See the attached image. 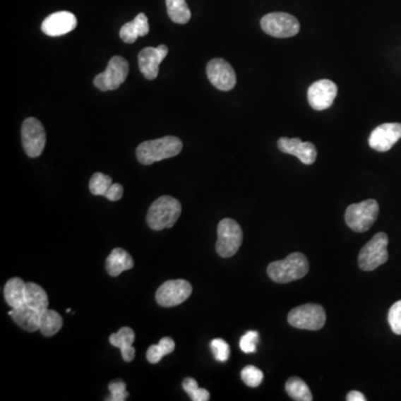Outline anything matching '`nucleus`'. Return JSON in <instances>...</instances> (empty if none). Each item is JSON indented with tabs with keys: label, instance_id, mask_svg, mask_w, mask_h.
Segmentation results:
<instances>
[{
	"label": "nucleus",
	"instance_id": "obj_22",
	"mask_svg": "<svg viewBox=\"0 0 401 401\" xmlns=\"http://www.w3.org/2000/svg\"><path fill=\"white\" fill-rule=\"evenodd\" d=\"M25 293H26V282H24L20 277H11L4 288L6 302L11 309H16L25 304Z\"/></svg>",
	"mask_w": 401,
	"mask_h": 401
},
{
	"label": "nucleus",
	"instance_id": "obj_26",
	"mask_svg": "<svg viewBox=\"0 0 401 401\" xmlns=\"http://www.w3.org/2000/svg\"><path fill=\"white\" fill-rule=\"evenodd\" d=\"M167 13L172 21L184 25L191 19V11L185 0H167Z\"/></svg>",
	"mask_w": 401,
	"mask_h": 401
},
{
	"label": "nucleus",
	"instance_id": "obj_34",
	"mask_svg": "<svg viewBox=\"0 0 401 401\" xmlns=\"http://www.w3.org/2000/svg\"><path fill=\"white\" fill-rule=\"evenodd\" d=\"M109 391H111V398L107 399L109 401H124L128 397V393L126 391V385L123 381H117L109 383Z\"/></svg>",
	"mask_w": 401,
	"mask_h": 401
},
{
	"label": "nucleus",
	"instance_id": "obj_15",
	"mask_svg": "<svg viewBox=\"0 0 401 401\" xmlns=\"http://www.w3.org/2000/svg\"><path fill=\"white\" fill-rule=\"evenodd\" d=\"M169 54L167 45H160L159 47H146L138 54V66L142 74L148 80H155L159 76L160 64Z\"/></svg>",
	"mask_w": 401,
	"mask_h": 401
},
{
	"label": "nucleus",
	"instance_id": "obj_32",
	"mask_svg": "<svg viewBox=\"0 0 401 401\" xmlns=\"http://www.w3.org/2000/svg\"><path fill=\"white\" fill-rule=\"evenodd\" d=\"M259 343V333L256 331H248L240 339V348L246 354H253L256 351V346Z\"/></svg>",
	"mask_w": 401,
	"mask_h": 401
},
{
	"label": "nucleus",
	"instance_id": "obj_28",
	"mask_svg": "<svg viewBox=\"0 0 401 401\" xmlns=\"http://www.w3.org/2000/svg\"><path fill=\"white\" fill-rule=\"evenodd\" d=\"M112 184H113V181L109 175L103 174V173H95L90 181V193L94 196H104L111 188Z\"/></svg>",
	"mask_w": 401,
	"mask_h": 401
},
{
	"label": "nucleus",
	"instance_id": "obj_27",
	"mask_svg": "<svg viewBox=\"0 0 401 401\" xmlns=\"http://www.w3.org/2000/svg\"><path fill=\"white\" fill-rule=\"evenodd\" d=\"M175 349V342L169 337L161 339L159 345H153L148 348L146 352V358L150 364H159L164 356L172 354Z\"/></svg>",
	"mask_w": 401,
	"mask_h": 401
},
{
	"label": "nucleus",
	"instance_id": "obj_11",
	"mask_svg": "<svg viewBox=\"0 0 401 401\" xmlns=\"http://www.w3.org/2000/svg\"><path fill=\"white\" fill-rule=\"evenodd\" d=\"M21 142L30 157H38L46 145V133L42 123L35 117L25 119L21 126Z\"/></svg>",
	"mask_w": 401,
	"mask_h": 401
},
{
	"label": "nucleus",
	"instance_id": "obj_7",
	"mask_svg": "<svg viewBox=\"0 0 401 401\" xmlns=\"http://www.w3.org/2000/svg\"><path fill=\"white\" fill-rule=\"evenodd\" d=\"M327 314L319 304H308L297 306L289 312L288 321L292 327L306 330H320L325 325Z\"/></svg>",
	"mask_w": 401,
	"mask_h": 401
},
{
	"label": "nucleus",
	"instance_id": "obj_25",
	"mask_svg": "<svg viewBox=\"0 0 401 401\" xmlns=\"http://www.w3.org/2000/svg\"><path fill=\"white\" fill-rule=\"evenodd\" d=\"M285 390L288 393L289 396L294 400L298 401H312L311 391H310L309 385H306L302 379L298 377H292L288 379L285 383Z\"/></svg>",
	"mask_w": 401,
	"mask_h": 401
},
{
	"label": "nucleus",
	"instance_id": "obj_35",
	"mask_svg": "<svg viewBox=\"0 0 401 401\" xmlns=\"http://www.w3.org/2000/svg\"><path fill=\"white\" fill-rule=\"evenodd\" d=\"M123 193H124V188H123V186H121V184H119V183H113L111 188H109V190L106 192V194L104 196H105L107 200L115 202V200H121V196H123Z\"/></svg>",
	"mask_w": 401,
	"mask_h": 401
},
{
	"label": "nucleus",
	"instance_id": "obj_6",
	"mask_svg": "<svg viewBox=\"0 0 401 401\" xmlns=\"http://www.w3.org/2000/svg\"><path fill=\"white\" fill-rule=\"evenodd\" d=\"M242 229L238 222L232 219H223L217 225V254L222 258H231L238 252L242 244Z\"/></svg>",
	"mask_w": 401,
	"mask_h": 401
},
{
	"label": "nucleus",
	"instance_id": "obj_16",
	"mask_svg": "<svg viewBox=\"0 0 401 401\" xmlns=\"http://www.w3.org/2000/svg\"><path fill=\"white\" fill-rule=\"evenodd\" d=\"M77 26V18L69 11L52 13L42 21V30L50 37H59L73 32Z\"/></svg>",
	"mask_w": 401,
	"mask_h": 401
},
{
	"label": "nucleus",
	"instance_id": "obj_5",
	"mask_svg": "<svg viewBox=\"0 0 401 401\" xmlns=\"http://www.w3.org/2000/svg\"><path fill=\"white\" fill-rule=\"evenodd\" d=\"M388 237L385 233H377L360 251L358 259L360 269L372 271L388 261Z\"/></svg>",
	"mask_w": 401,
	"mask_h": 401
},
{
	"label": "nucleus",
	"instance_id": "obj_10",
	"mask_svg": "<svg viewBox=\"0 0 401 401\" xmlns=\"http://www.w3.org/2000/svg\"><path fill=\"white\" fill-rule=\"evenodd\" d=\"M192 291V285L188 281L183 279L169 280L156 291V302L164 308L180 306L190 298Z\"/></svg>",
	"mask_w": 401,
	"mask_h": 401
},
{
	"label": "nucleus",
	"instance_id": "obj_14",
	"mask_svg": "<svg viewBox=\"0 0 401 401\" xmlns=\"http://www.w3.org/2000/svg\"><path fill=\"white\" fill-rule=\"evenodd\" d=\"M400 138L401 124L385 123L372 131L369 138V145L378 152H388Z\"/></svg>",
	"mask_w": 401,
	"mask_h": 401
},
{
	"label": "nucleus",
	"instance_id": "obj_2",
	"mask_svg": "<svg viewBox=\"0 0 401 401\" xmlns=\"http://www.w3.org/2000/svg\"><path fill=\"white\" fill-rule=\"evenodd\" d=\"M267 271L272 281L289 283L302 279L309 272V262L304 254L294 252L285 260L270 263Z\"/></svg>",
	"mask_w": 401,
	"mask_h": 401
},
{
	"label": "nucleus",
	"instance_id": "obj_23",
	"mask_svg": "<svg viewBox=\"0 0 401 401\" xmlns=\"http://www.w3.org/2000/svg\"><path fill=\"white\" fill-rule=\"evenodd\" d=\"M25 304L42 313L49 306L47 293L40 285L34 282H27Z\"/></svg>",
	"mask_w": 401,
	"mask_h": 401
},
{
	"label": "nucleus",
	"instance_id": "obj_3",
	"mask_svg": "<svg viewBox=\"0 0 401 401\" xmlns=\"http://www.w3.org/2000/svg\"><path fill=\"white\" fill-rule=\"evenodd\" d=\"M182 212V205L176 198L172 196H161L154 200L148 210V227L154 231H161L169 229L176 223Z\"/></svg>",
	"mask_w": 401,
	"mask_h": 401
},
{
	"label": "nucleus",
	"instance_id": "obj_33",
	"mask_svg": "<svg viewBox=\"0 0 401 401\" xmlns=\"http://www.w3.org/2000/svg\"><path fill=\"white\" fill-rule=\"evenodd\" d=\"M388 321L391 330L396 335H401V300L391 306L388 313Z\"/></svg>",
	"mask_w": 401,
	"mask_h": 401
},
{
	"label": "nucleus",
	"instance_id": "obj_24",
	"mask_svg": "<svg viewBox=\"0 0 401 401\" xmlns=\"http://www.w3.org/2000/svg\"><path fill=\"white\" fill-rule=\"evenodd\" d=\"M61 327H63V318L59 312L50 310L49 308L42 312L40 328L42 335L45 337H53L61 330Z\"/></svg>",
	"mask_w": 401,
	"mask_h": 401
},
{
	"label": "nucleus",
	"instance_id": "obj_21",
	"mask_svg": "<svg viewBox=\"0 0 401 401\" xmlns=\"http://www.w3.org/2000/svg\"><path fill=\"white\" fill-rule=\"evenodd\" d=\"M106 271L111 277H117L121 272L131 270L134 267L132 256L124 249L116 248L112 251L106 259Z\"/></svg>",
	"mask_w": 401,
	"mask_h": 401
},
{
	"label": "nucleus",
	"instance_id": "obj_20",
	"mask_svg": "<svg viewBox=\"0 0 401 401\" xmlns=\"http://www.w3.org/2000/svg\"><path fill=\"white\" fill-rule=\"evenodd\" d=\"M135 340V333L128 327H123L109 337L112 346L121 350L124 361L131 362L135 358V349L133 342Z\"/></svg>",
	"mask_w": 401,
	"mask_h": 401
},
{
	"label": "nucleus",
	"instance_id": "obj_8",
	"mask_svg": "<svg viewBox=\"0 0 401 401\" xmlns=\"http://www.w3.org/2000/svg\"><path fill=\"white\" fill-rule=\"evenodd\" d=\"M261 28L272 37L289 38L300 32V23L290 13H271L261 19Z\"/></svg>",
	"mask_w": 401,
	"mask_h": 401
},
{
	"label": "nucleus",
	"instance_id": "obj_9",
	"mask_svg": "<svg viewBox=\"0 0 401 401\" xmlns=\"http://www.w3.org/2000/svg\"><path fill=\"white\" fill-rule=\"evenodd\" d=\"M128 75V63L121 56H114L109 59L105 71L100 73L94 80V85L102 92L115 90L126 80Z\"/></svg>",
	"mask_w": 401,
	"mask_h": 401
},
{
	"label": "nucleus",
	"instance_id": "obj_12",
	"mask_svg": "<svg viewBox=\"0 0 401 401\" xmlns=\"http://www.w3.org/2000/svg\"><path fill=\"white\" fill-rule=\"evenodd\" d=\"M206 74L214 88L223 92L232 90L237 84L234 69L225 59H212L206 67Z\"/></svg>",
	"mask_w": 401,
	"mask_h": 401
},
{
	"label": "nucleus",
	"instance_id": "obj_31",
	"mask_svg": "<svg viewBox=\"0 0 401 401\" xmlns=\"http://www.w3.org/2000/svg\"><path fill=\"white\" fill-rule=\"evenodd\" d=\"M211 349L214 358L217 361H227L229 358H230V346L223 339H214V340H212Z\"/></svg>",
	"mask_w": 401,
	"mask_h": 401
},
{
	"label": "nucleus",
	"instance_id": "obj_17",
	"mask_svg": "<svg viewBox=\"0 0 401 401\" xmlns=\"http://www.w3.org/2000/svg\"><path fill=\"white\" fill-rule=\"evenodd\" d=\"M281 152L296 156L304 165H311L317 159V148L310 142H302L300 138H281L277 140Z\"/></svg>",
	"mask_w": 401,
	"mask_h": 401
},
{
	"label": "nucleus",
	"instance_id": "obj_19",
	"mask_svg": "<svg viewBox=\"0 0 401 401\" xmlns=\"http://www.w3.org/2000/svg\"><path fill=\"white\" fill-rule=\"evenodd\" d=\"M150 32L148 18L145 13H138L134 20L126 23L119 30V37L126 44H133L138 37H143Z\"/></svg>",
	"mask_w": 401,
	"mask_h": 401
},
{
	"label": "nucleus",
	"instance_id": "obj_36",
	"mask_svg": "<svg viewBox=\"0 0 401 401\" xmlns=\"http://www.w3.org/2000/svg\"><path fill=\"white\" fill-rule=\"evenodd\" d=\"M347 400L348 401H366L367 398L364 397V393L360 391L352 390L347 395Z\"/></svg>",
	"mask_w": 401,
	"mask_h": 401
},
{
	"label": "nucleus",
	"instance_id": "obj_30",
	"mask_svg": "<svg viewBox=\"0 0 401 401\" xmlns=\"http://www.w3.org/2000/svg\"><path fill=\"white\" fill-rule=\"evenodd\" d=\"M241 378L246 385L251 388H256V387H259L263 381V372L254 366H246L241 372Z\"/></svg>",
	"mask_w": 401,
	"mask_h": 401
},
{
	"label": "nucleus",
	"instance_id": "obj_1",
	"mask_svg": "<svg viewBox=\"0 0 401 401\" xmlns=\"http://www.w3.org/2000/svg\"><path fill=\"white\" fill-rule=\"evenodd\" d=\"M183 143L175 136H165L157 140H146L136 148V157L143 165H152L156 162L171 159L179 155Z\"/></svg>",
	"mask_w": 401,
	"mask_h": 401
},
{
	"label": "nucleus",
	"instance_id": "obj_29",
	"mask_svg": "<svg viewBox=\"0 0 401 401\" xmlns=\"http://www.w3.org/2000/svg\"><path fill=\"white\" fill-rule=\"evenodd\" d=\"M183 389L186 391L193 401L210 400V393L206 389L200 388L196 379L186 378L182 383Z\"/></svg>",
	"mask_w": 401,
	"mask_h": 401
},
{
	"label": "nucleus",
	"instance_id": "obj_4",
	"mask_svg": "<svg viewBox=\"0 0 401 401\" xmlns=\"http://www.w3.org/2000/svg\"><path fill=\"white\" fill-rule=\"evenodd\" d=\"M378 214H379V204L377 200L370 198L348 206L345 219L351 230L364 233L369 230L375 223Z\"/></svg>",
	"mask_w": 401,
	"mask_h": 401
},
{
	"label": "nucleus",
	"instance_id": "obj_18",
	"mask_svg": "<svg viewBox=\"0 0 401 401\" xmlns=\"http://www.w3.org/2000/svg\"><path fill=\"white\" fill-rule=\"evenodd\" d=\"M8 314L21 329L30 333L40 330L42 313L27 304H23L16 309H11Z\"/></svg>",
	"mask_w": 401,
	"mask_h": 401
},
{
	"label": "nucleus",
	"instance_id": "obj_13",
	"mask_svg": "<svg viewBox=\"0 0 401 401\" xmlns=\"http://www.w3.org/2000/svg\"><path fill=\"white\" fill-rule=\"evenodd\" d=\"M338 95V88L329 80L314 82L308 90V100L310 106L316 111L329 109Z\"/></svg>",
	"mask_w": 401,
	"mask_h": 401
}]
</instances>
